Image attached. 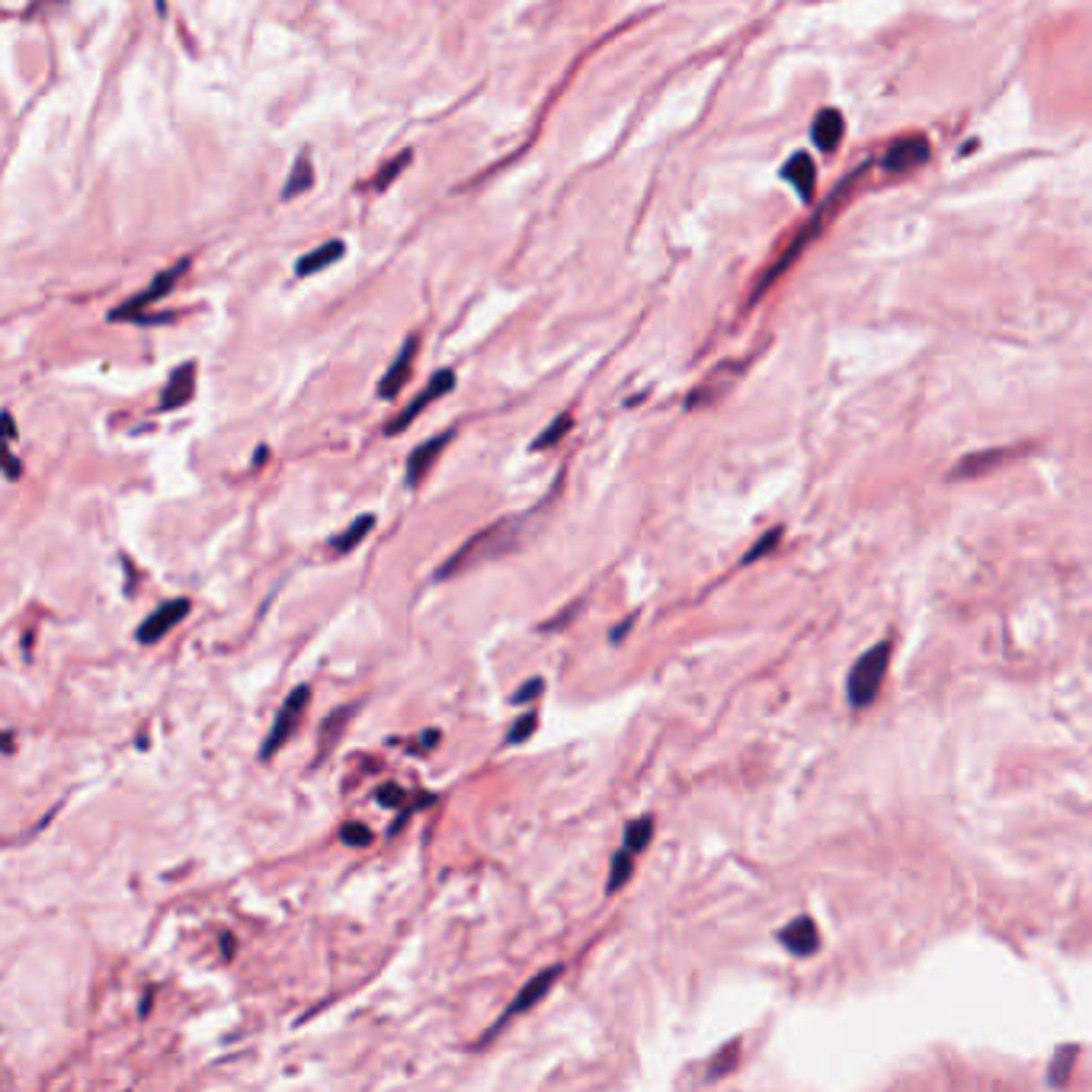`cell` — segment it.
<instances>
[{"instance_id":"28","label":"cell","mask_w":1092,"mask_h":1092,"mask_svg":"<svg viewBox=\"0 0 1092 1092\" xmlns=\"http://www.w3.org/2000/svg\"><path fill=\"white\" fill-rule=\"evenodd\" d=\"M542 689H545V682H542V679H528L526 686H522V689L513 696V702H516V705H526V702H532V698H538V696H542Z\"/></svg>"},{"instance_id":"14","label":"cell","mask_w":1092,"mask_h":1092,"mask_svg":"<svg viewBox=\"0 0 1092 1092\" xmlns=\"http://www.w3.org/2000/svg\"><path fill=\"white\" fill-rule=\"evenodd\" d=\"M782 176H785V183H792L795 190H798V196L804 199V202H807L811 196H814L817 167H814V161H811V157L804 155V151L792 155V161H788V164L782 167Z\"/></svg>"},{"instance_id":"16","label":"cell","mask_w":1092,"mask_h":1092,"mask_svg":"<svg viewBox=\"0 0 1092 1092\" xmlns=\"http://www.w3.org/2000/svg\"><path fill=\"white\" fill-rule=\"evenodd\" d=\"M343 250H346L343 241H327V244H321L317 250H311V253H305V257L298 260L295 272H298V276H315V272L327 270L330 263H337V260L343 257Z\"/></svg>"},{"instance_id":"17","label":"cell","mask_w":1092,"mask_h":1092,"mask_svg":"<svg viewBox=\"0 0 1092 1092\" xmlns=\"http://www.w3.org/2000/svg\"><path fill=\"white\" fill-rule=\"evenodd\" d=\"M311 183H315V164H311L308 151H301V155L295 157V164H292V173H289V183H286V190H282V199L301 196L305 190H311Z\"/></svg>"},{"instance_id":"26","label":"cell","mask_w":1092,"mask_h":1092,"mask_svg":"<svg viewBox=\"0 0 1092 1092\" xmlns=\"http://www.w3.org/2000/svg\"><path fill=\"white\" fill-rule=\"evenodd\" d=\"M340 839H343L346 846H368L372 843V830L362 827V823H346V827L340 830Z\"/></svg>"},{"instance_id":"18","label":"cell","mask_w":1092,"mask_h":1092,"mask_svg":"<svg viewBox=\"0 0 1092 1092\" xmlns=\"http://www.w3.org/2000/svg\"><path fill=\"white\" fill-rule=\"evenodd\" d=\"M352 715H356V705H343V708L333 711V715H330V718L324 721V724H321V750H317V759H324V756L330 753V747H333V743L340 741V731H343L346 721H350Z\"/></svg>"},{"instance_id":"34","label":"cell","mask_w":1092,"mask_h":1092,"mask_svg":"<svg viewBox=\"0 0 1092 1092\" xmlns=\"http://www.w3.org/2000/svg\"><path fill=\"white\" fill-rule=\"evenodd\" d=\"M4 753H13V731H4Z\"/></svg>"},{"instance_id":"2","label":"cell","mask_w":1092,"mask_h":1092,"mask_svg":"<svg viewBox=\"0 0 1092 1092\" xmlns=\"http://www.w3.org/2000/svg\"><path fill=\"white\" fill-rule=\"evenodd\" d=\"M887 660H891V644H874L872 651H866L856 660V667L849 670V682H846V696H849L852 708H866V705L874 702L881 679H884Z\"/></svg>"},{"instance_id":"22","label":"cell","mask_w":1092,"mask_h":1092,"mask_svg":"<svg viewBox=\"0 0 1092 1092\" xmlns=\"http://www.w3.org/2000/svg\"><path fill=\"white\" fill-rule=\"evenodd\" d=\"M411 161H413V151H401V155H397L395 161L388 164V167L378 170V176L372 180V186H375V190H385V186H391V180H395V176L401 173V170L407 167Z\"/></svg>"},{"instance_id":"30","label":"cell","mask_w":1092,"mask_h":1092,"mask_svg":"<svg viewBox=\"0 0 1092 1092\" xmlns=\"http://www.w3.org/2000/svg\"><path fill=\"white\" fill-rule=\"evenodd\" d=\"M4 471H7V481H20V458L10 448H4Z\"/></svg>"},{"instance_id":"29","label":"cell","mask_w":1092,"mask_h":1092,"mask_svg":"<svg viewBox=\"0 0 1092 1092\" xmlns=\"http://www.w3.org/2000/svg\"><path fill=\"white\" fill-rule=\"evenodd\" d=\"M378 804H385V807H401V804H404V788H397V785H385L382 792H378Z\"/></svg>"},{"instance_id":"25","label":"cell","mask_w":1092,"mask_h":1092,"mask_svg":"<svg viewBox=\"0 0 1092 1092\" xmlns=\"http://www.w3.org/2000/svg\"><path fill=\"white\" fill-rule=\"evenodd\" d=\"M567 430H571V417H557L555 423H551L548 430H545V433L538 436L536 442H532V448H548V446H555V442L561 439V436H564Z\"/></svg>"},{"instance_id":"32","label":"cell","mask_w":1092,"mask_h":1092,"mask_svg":"<svg viewBox=\"0 0 1092 1092\" xmlns=\"http://www.w3.org/2000/svg\"><path fill=\"white\" fill-rule=\"evenodd\" d=\"M4 433H7V442L16 439V423H13V417H10V411L4 413Z\"/></svg>"},{"instance_id":"6","label":"cell","mask_w":1092,"mask_h":1092,"mask_svg":"<svg viewBox=\"0 0 1092 1092\" xmlns=\"http://www.w3.org/2000/svg\"><path fill=\"white\" fill-rule=\"evenodd\" d=\"M557 977H561V964H551V968L538 971V974L532 977V981H528L526 987L519 990V997H516L513 1003L506 1006V1012H503V1016H500V1022H497V1025H493L491 1032L484 1034V1041L491 1038L493 1032H500V1028H503L506 1022L513 1019V1016H519V1012H526V1009H532V1006H536V1003H542V999L548 997V990L555 987V981H557Z\"/></svg>"},{"instance_id":"11","label":"cell","mask_w":1092,"mask_h":1092,"mask_svg":"<svg viewBox=\"0 0 1092 1092\" xmlns=\"http://www.w3.org/2000/svg\"><path fill=\"white\" fill-rule=\"evenodd\" d=\"M452 436H455V430H446V433L436 436V439H426L423 446H417V452H411V458H407V484L417 487L420 481H423L426 471H430V465L439 458V452L448 446V439H452Z\"/></svg>"},{"instance_id":"9","label":"cell","mask_w":1092,"mask_h":1092,"mask_svg":"<svg viewBox=\"0 0 1092 1092\" xmlns=\"http://www.w3.org/2000/svg\"><path fill=\"white\" fill-rule=\"evenodd\" d=\"M778 942L798 958H807L821 948V932H817V923L811 917H798L778 932Z\"/></svg>"},{"instance_id":"21","label":"cell","mask_w":1092,"mask_h":1092,"mask_svg":"<svg viewBox=\"0 0 1092 1092\" xmlns=\"http://www.w3.org/2000/svg\"><path fill=\"white\" fill-rule=\"evenodd\" d=\"M651 836H653V817H638V821H631L625 827V846L631 852H641L651 846Z\"/></svg>"},{"instance_id":"13","label":"cell","mask_w":1092,"mask_h":1092,"mask_svg":"<svg viewBox=\"0 0 1092 1092\" xmlns=\"http://www.w3.org/2000/svg\"><path fill=\"white\" fill-rule=\"evenodd\" d=\"M192 388H196V362H186V366H180L173 375H170L167 388H164V395H161V411L183 407V404L192 397Z\"/></svg>"},{"instance_id":"24","label":"cell","mask_w":1092,"mask_h":1092,"mask_svg":"<svg viewBox=\"0 0 1092 1092\" xmlns=\"http://www.w3.org/2000/svg\"><path fill=\"white\" fill-rule=\"evenodd\" d=\"M1077 1051H1079V1048L1057 1051V1057H1054V1067H1051V1077H1048V1083H1051V1086H1061L1063 1079L1070 1077V1061H1073V1057H1077Z\"/></svg>"},{"instance_id":"3","label":"cell","mask_w":1092,"mask_h":1092,"mask_svg":"<svg viewBox=\"0 0 1092 1092\" xmlns=\"http://www.w3.org/2000/svg\"><path fill=\"white\" fill-rule=\"evenodd\" d=\"M308 702H311V689H308V686H295V689L289 692V698L282 702V708H279L276 721H272L270 733H266L263 750H260V756H263V759H272V756H276L279 750L286 747L289 737H292V731L298 727L301 715H305V708H308Z\"/></svg>"},{"instance_id":"15","label":"cell","mask_w":1092,"mask_h":1092,"mask_svg":"<svg viewBox=\"0 0 1092 1092\" xmlns=\"http://www.w3.org/2000/svg\"><path fill=\"white\" fill-rule=\"evenodd\" d=\"M1012 455H1016V448H987V452H974V455H968L964 462L954 465L948 477H952V481H958V477H981L983 471L997 468V465H1003L1006 458H1012Z\"/></svg>"},{"instance_id":"19","label":"cell","mask_w":1092,"mask_h":1092,"mask_svg":"<svg viewBox=\"0 0 1092 1092\" xmlns=\"http://www.w3.org/2000/svg\"><path fill=\"white\" fill-rule=\"evenodd\" d=\"M372 526H375V516H372V513L360 516V519H352L350 526H346L343 536H337L333 542H330V548L337 551V555H346V551H352L356 545L362 542V538L368 536V532H372Z\"/></svg>"},{"instance_id":"12","label":"cell","mask_w":1092,"mask_h":1092,"mask_svg":"<svg viewBox=\"0 0 1092 1092\" xmlns=\"http://www.w3.org/2000/svg\"><path fill=\"white\" fill-rule=\"evenodd\" d=\"M843 132H846V119L839 110L827 106L814 116V125H811V135H814V145L821 151H836L839 141H843Z\"/></svg>"},{"instance_id":"27","label":"cell","mask_w":1092,"mask_h":1092,"mask_svg":"<svg viewBox=\"0 0 1092 1092\" xmlns=\"http://www.w3.org/2000/svg\"><path fill=\"white\" fill-rule=\"evenodd\" d=\"M778 538H782V528H772V532L763 538V542H759V545H753V548H750L747 555H743V564H750V561H756V557H763L766 551H769L772 545L778 542Z\"/></svg>"},{"instance_id":"8","label":"cell","mask_w":1092,"mask_h":1092,"mask_svg":"<svg viewBox=\"0 0 1092 1092\" xmlns=\"http://www.w3.org/2000/svg\"><path fill=\"white\" fill-rule=\"evenodd\" d=\"M186 612H190V599L164 602L157 612H151V616L138 625V641H141V644H155V641H161L164 635H167V631L180 622V618H186Z\"/></svg>"},{"instance_id":"10","label":"cell","mask_w":1092,"mask_h":1092,"mask_svg":"<svg viewBox=\"0 0 1092 1092\" xmlns=\"http://www.w3.org/2000/svg\"><path fill=\"white\" fill-rule=\"evenodd\" d=\"M413 356H417V337H411L407 343L401 346L397 360L391 362V368L385 372L382 382H378V397H397V395H401V388L407 385V378H411Z\"/></svg>"},{"instance_id":"5","label":"cell","mask_w":1092,"mask_h":1092,"mask_svg":"<svg viewBox=\"0 0 1092 1092\" xmlns=\"http://www.w3.org/2000/svg\"><path fill=\"white\" fill-rule=\"evenodd\" d=\"M452 388H455V372H452V368H442V372H436L433 378H430V385H426V388L420 391V395L413 397V401L407 404V407H404V411L397 413V417L391 420L388 426H385V433H388V436L404 433V430H407V426H411L413 420H417L420 413H423L426 407H430V404L439 401V397L448 395Z\"/></svg>"},{"instance_id":"20","label":"cell","mask_w":1092,"mask_h":1092,"mask_svg":"<svg viewBox=\"0 0 1092 1092\" xmlns=\"http://www.w3.org/2000/svg\"><path fill=\"white\" fill-rule=\"evenodd\" d=\"M631 856H635V852H631L628 846H625L622 852H616V856H612V866H608V878H606V891H608V894L622 891L625 881H628L631 874H635V862H631Z\"/></svg>"},{"instance_id":"23","label":"cell","mask_w":1092,"mask_h":1092,"mask_svg":"<svg viewBox=\"0 0 1092 1092\" xmlns=\"http://www.w3.org/2000/svg\"><path fill=\"white\" fill-rule=\"evenodd\" d=\"M536 727H538V715H536V711H526L519 721H513V727H510V733H506V741H510V743H526Z\"/></svg>"},{"instance_id":"1","label":"cell","mask_w":1092,"mask_h":1092,"mask_svg":"<svg viewBox=\"0 0 1092 1092\" xmlns=\"http://www.w3.org/2000/svg\"><path fill=\"white\" fill-rule=\"evenodd\" d=\"M858 176H862V170H858V173H852V176H846L843 183H839V190H836V192H833V196H830V199H827V206H823V212H821V215H817V218H814V221H811V225H807V227H804V231H801V237H798V241H795V244H792V247L785 250L782 257H778V260H776V263H772V266H769V270H766V276H763V279H759V286H756L753 298H759V295H763V292H766V289H769V286H772V282H776V279H778V276H782V272H785V270H788V266H792V263H795V260H798V253H801V250H804V247H807V244H811V241H814V237H817V235H821V231H823V225H827V218H833V215H836V212H839V206H843L846 199H849V192H852V190H856V183H858Z\"/></svg>"},{"instance_id":"33","label":"cell","mask_w":1092,"mask_h":1092,"mask_svg":"<svg viewBox=\"0 0 1092 1092\" xmlns=\"http://www.w3.org/2000/svg\"><path fill=\"white\" fill-rule=\"evenodd\" d=\"M631 622H635V618H628V622H622V625H618V628L612 631V641H622V638H625V631L631 628Z\"/></svg>"},{"instance_id":"4","label":"cell","mask_w":1092,"mask_h":1092,"mask_svg":"<svg viewBox=\"0 0 1092 1092\" xmlns=\"http://www.w3.org/2000/svg\"><path fill=\"white\" fill-rule=\"evenodd\" d=\"M186 270H190V260H180L176 266L164 270L161 276H157L155 282H151V286L145 289V292L135 295V298H129L125 305H119V308H112V311H110V321H138V324H141V317H145V308H147V305H155L157 298H164V295H167L170 289H173L176 279L183 276Z\"/></svg>"},{"instance_id":"31","label":"cell","mask_w":1092,"mask_h":1092,"mask_svg":"<svg viewBox=\"0 0 1092 1092\" xmlns=\"http://www.w3.org/2000/svg\"><path fill=\"white\" fill-rule=\"evenodd\" d=\"M433 743H439V731H423V737H420L417 750H426V747H433Z\"/></svg>"},{"instance_id":"7","label":"cell","mask_w":1092,"mask_h":1092,"mask_svg":"<svg viewBox=\"0 0 1092 1092\" xmlns=\"http://www.w3.org/2000/svg\"><path fill=\"white\" fill-rule=\"evenodd\" d=\"M926 161H929V138L926 135H903L881 157L884 170H891V173H903V170H913Z\"/></svg>"}]
</instances>
